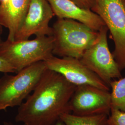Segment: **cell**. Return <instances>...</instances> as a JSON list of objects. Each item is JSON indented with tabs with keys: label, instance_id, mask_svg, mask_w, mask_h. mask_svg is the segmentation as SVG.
<instances>
[{
	"label": "cell",
	"instance_id": "2e32d148",
	"mask_svg": "<svg viewBox=\"0 0 125 125\" xmlns=\"http://www.w3.org/2000/svg\"><path fill=\"white\" fill-rule=\"evenodd\" d=\"M81 8L90 9L94 4V0H72Z\"/></svg>",
	"mask_w": 125,
	"mask_h": 125
},
{
	"label": "cell",
	"instance_id": "9c48e42d",
	"mask_svg": "<svg viewBox=\"0 0 125 125\" xmlns=\"http://www.w3.org/2000/svg\"><path fill=\"white\" fill-rule=\"evenodd\" d=\"M54 15L47 0H31L14 40H28L33 35L52 36V30L49 23Z\"/></svg>",
	"mask_w": 125,
	"mask_h": 125
},
{
	"label": "cell",
	"instance_id": "5bb4252c",
	"mask_svg": "<svg viewBox=\"0 0 125 125\" xmlns=\"http://www.w3.org/2000/svg\"><path fill=\"white\" fill-rule=\"evenodd\" d=\"M107 123V125H125V111L111 109Z\"/></svg>",
	"mask_w": 125,
	"mask_h": 125
},
{
	"label": "cell",
	"instance_id": "3957f363",
	"mask_svg": "<svg viewBox=\"0 0 125 125\" xmlns=\"http://www.w3.org/2000/svg\"><path fill=\"white\" fill-rule=\"evenodd\" d=\"M53 46L52 36H37L31 40H7L0 43V57L9 62L16 73L53 55Z\"/></svg>",
	"mask_w": 125,
	"mask_h": 125
},
{
	"label": "cell",
	"instance_id": "4fadbf2b",
	"mask_svg": "<svg viewBox=\"0 0 125 125\" xmlns=\"http://www.w3.org/2000/svg\"><path fill=\"white\" fill-rule=\"evenodd\" d=\"M109 87L111 109L125 111V77L112 81Z\"/></svg>",
	"mask_w": 125,
	"mask_h": 125
},
{
	"label": "cell",
	"instance_id": "5b68a950",
	"mask_svg": "<svg viewBox=\"0 0 125 125\" xmlns=\"http://www.w3.org/2000/svg\"><path fill=\"white\" fill-rule=\"evenodd\" d=\"M91 10L103 20L115 44L113 56L121 71L125 69V0H94Z\"/></svg>",
	"mask_w": 125,
	"mask_h": 125
},
{
	"label": "cell",
	"instance_id": "ba28073f",
	"mask_svg": "<svg viewBox=\"0 0 125 125\" xmlns=\"http://www.w3.org/2000/svg\"><path fill=\"white\" fill-rule=\"evenodd\" d=\"M47 69L58 72L77 86L89 85L110 91L109 86L81 62L79 59L52 55L45 61Z\"/></svg>",
	"mask_w": 125,
	"mask_h": 125
},
{
	"label": "cell",
	"instance_id": "7c38bea8",
	"mask_svg": "<svg viewBox=\"0 0 125 125\" xmlns=\"http://www.w3.org/2000/svg\"><path fill=\"white\" fill-rule=\"evenodd\" d=\"M108 116L107 115L78 116L65 113L61 115L59 119L65 125H107Z\"/></svg>",
	"mask_w": 125,
	"mask_h": 125
},
{
	"label": "cell",
	"instance_id": "9a60e30c",
	"mask_svg": "<svg viewBox=\"0 0 125 125\" xmlns=\"http://www.w3.org/2000/svg\"><path fill=\"white\" fill-rule=\"evenodd\" d=\"M0 72L8 73H15L16 71L9 62L4 58L0 57Z\"/></svg>",
	"mask_w": 125,
	"mask_h": 125
},
{
	"label": "cell",
	"instance_id": "7a4b0ae2",
	"mask_svg": "<svg viewBox=\"0 0 125 125\" xmlns=\"http://www.w3.org/2000/svg\"><path fill=\"white\" fill-rule=\"evenodd\" d=\"M52 28V54L58 57L80 59L98 33L82 23L67 19L58 18Z\"/></svg>",
	"mask_w": 125,
	"mask_h": 125
},
{
	"label": "cell",
	"instance_id": "8fae6325",
	"mask_svg": "<svg viewBox=\"0 0 125 125\" xmlns=\"http://www.w3.org/2000/svg\"><path fill=\"white\" fill-rule=\"evenodd\" d=\"M31 0H0V25L9 31L7 40L14 41Z\"/></svg>",
	"mask_w": 125,
	"mask_h": 125
},
{
	"label": "cell",
	"instance_id": "30bf717a",
	"mask_svg": "<svg viewBox=\"0 0 125 125\" xmlns=\"http://www.w3.org/2000/svg\"><path fill=\"white\" fill-rule=\"evenodd\" d=\"M55 16L60 19H71L99 31L106 26L98 14L90 9H83L72 0H47Z\"/></svg>",
	"mask_w": 125,
	"mask_h": 125
},
{
	"label": "cell",
	"instance_id": "6da1fadb",
	"mask_svg": "<svg viewBox=\"0 0 125 125\" xmlns=\"http://www.w3.org/2000/svg\"><path fill=\"white\" fill-rule=\"evenodd\" d=\"M76 85L61 74L47 69L25 103L15 121L24 125H53L61 115L71 113L69 104Z\"/></svg>",
	"mask_w": 125,
	"mask_h": 125
},
{
	"label": "cell",
	"instance_id": "52a82bcc",
	"mask_svg": "<svg viewBox=\"0 0 125 125\" xmlns=\"http://www.w3.org/2000/svg\"><path fill=\"white\" fill-rule=\"evenodd\" d=\"M69 107L71 113L78 116L109 115L111 109L110 91L91 85L77 86Z\"/></svg>",
	"mask_w": 125,
	"mask_h": 125
},
{
	"label": "cell",
	"instance_id": "ac0fdd59",
	"mask_svg": "<svg viewBox=\"0 0 125 125\" xmlns=\"http://www.w3.org/2000/svg\"><path fill=\"white\" fill-rule=\"evenodd\" d=\"M2 27L0 25V43L2 41L1 40V38L2 32Z\"/></svg>",
	"mask_w": 125,
	"mask_h": 125
},
{
	"label": "cell",
	"instance_id": "277c9868",
	"mask_svg": "<svg viewBox=\"0 0 125 125\" xmlns=\"http://www.w3.org/2000/svg\"><path fill=\"white\" fill-rule=\"evenodd\" d=\"M46 69L45 61H40L15 75L5 73L0 78V112L8 107H19L33 91Z\"/></svg>",
	"mask_w": 125,
	"mask_h": 125
},
{
	"label": "cell",
	"instance_id": "8992f818",
	"mask_svg": "<svg viewBox=\"0 0 125 125\" xmlns=\"http://www.w3.org/2000/svg\"><path fill=\"white\" fill-rule=\"evenodd\" d=\"M108 29L103 27L94 43L85 51L80 60L109 86L112 81L122 77L121 70L109 49Z\"/></svg>",
	"mask_w": 125,
	"mask_h": 125
},
{
	"label": "cell",
	"instance_id": "e0dca14e",
	"mask_svg": "<svg viewBox=\"0 0 125 125\" xmlns=\"http://www.w3.org/2000/svg\"><path fill=\"white\" fill-rule=\"evenodd\" d=\"M55 125H65L64 123L62 122V121H61L60 119L58 120L56 123Z\"/></svg>",
	"mask_w": 125,
	"mask_h": 125
}]
</instances>
